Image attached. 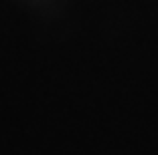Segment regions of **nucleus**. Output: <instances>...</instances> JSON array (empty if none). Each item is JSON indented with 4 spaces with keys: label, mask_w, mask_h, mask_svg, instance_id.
<instances>
[]
</instances>
